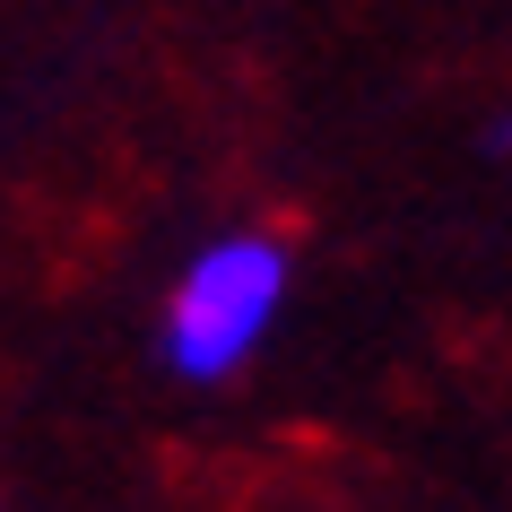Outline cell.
I'll use <instances>...</instances> for the list:
<instances>
[{
	"mask_svg": "<svg viewBox=\"0 0 512 512\" xmlns=\"http://www.w3.org/2000/svg\"><path fill=\"white\" fill-rule=\"evenodd\" d=\"M478 157H486V165H512V105H495V113L478 122Z\"/></svg>",
	"mask_w": 512,
	"mask_h": 512,
	"instance_id": "obj_2",
	"label": "cell"
},
{
	"mask_svg": "<svg viewBox=\"0 0 512 512\" xmlns=\"http://www.w3.org/2000/svg\"><path fill=\"white\" fill-rule=\"evenodd\" d=\"M287 287H296V261L270 226H226L191 252L174 287L157 304V356L174 382H226L243 374L261 339L287 313Z\"/></svg>",
	"mask_w": 512,
	"mask_h": 512,
	"instance_id": "obj_1",
	"label": "cell"
}]
</instances>
